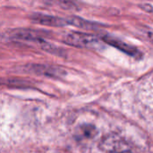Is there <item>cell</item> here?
<instances>
[{"mask_svg":"<svg viewBox=\"0 0 153 153\" xmlns=\"http://www.w3.org/2000/svg\"><path fill=\"white\" fill-rule=\"evenodd\" d=\"M102 40L95 35L80 31H72L65 34L64 37V42L70 46L94 50H100L104 48Z\"/></svg>","mask_w":153,"mask_h":153,"instance_id":"1","label":"cell"},{"mask_svg":"<svg viewBox=\"0 0 153 153\" xmlns=\"http://www.w3.org/2000/svg\"><path fill=\"white\" fill-rule=\"evenodd\" d=\"M26 72L42 75L49 78H60L65 75V71L58 66L49 65H42V64H30L27 65L24 67Z\"/></svg>","mask_w":153,"mask_h":153,"instance_id":"2","label":"cell"},{"mask_svg":"<svg viewBox=\"0 0 153 153\" xmlns=\"http://www.w3.org/2000/svg\"><path fill=\"white\" fill-rule=\"evenodd\" d=\"M102 152H129L132 151L130 145L122 138L117 135H111L104 138L99 146Z\"/></svg>","mask_w":153,"mask_h":153,"instance_id":"3","label":"cell"},{"mask_svg":"<svg viewBox=\"0 0 153 153\" xmlns=\"http://www.w3.org/2000/svg\"><path fill=\"white\" fill-rule=\"evenodd\" d=\"M102 39L107 44L116 48L117 49L124 52L125 54H126V55H128L130 56H133V57H135V58L142 57V52L137 48H135L134 46H131V45L126 43L125 41H123V40L117 39V38L107 35V36H104L102 38Z\"/></svg>","mask_w":153,"mask_h":153,"instance_id":"4","label":"cell"},{"mask_svg":"<svg viewBox=\"0 0 153 153\" xmlns=\"http://www.w3.org/2000/svg\"><path fill=\"white\" fill-rule=\"evenodd\" d=\"M30 19L37 23L51 27H65L69 25L68 17L64 18L45 13H34L31 15Z\"/></svg>","mask_w":153,"mask_h":153,"instance_id":"5","label":"cell"},{"mask_svg":"<svg viewBox=\"0 0 153 153\" xmlns=\"http://www.w3.org/2000/svg\"><path fill=\"white\" fill-rule=\"evenodd\" d=\"M97 128L91 124H82L76 129V138L79 140H91L98 135Z\"/></svg>","mask_w":153,"mask_h":153,"instance_id":"6","label":"cell"},{"mask_svg":"<svg viewBox=\"0 0 153 153\" xmlns=\"http://www.w3.org/2000/svg\"><path fill=\"white\" fill-rule=\"evenodd\" d=\"M68 22H69V25L82 28V29H88V30L89 29H96V28L101 26V24H100V23L90 22V21L84 20L81 17H76V16L68 17Z\"/></svg>","mask_w":153,"mask_h":153,"instance_id":"7","label":"cell"},{"mask_svg":"<svg viewBox=\"0 0 153 153\" xmlns=\"http://www.w3.org/2000/svg\"><path fill=\"white\" fill-rule=\"evenodd\" d=\"M52 2H54L56 4L62 7L63 9L73 10V9L77 8L76 4L72 0H52Z\"/></svg>","mask_w":153,"mask_h":153,"instance_id":"8","label":"cell"}]
</instances>
